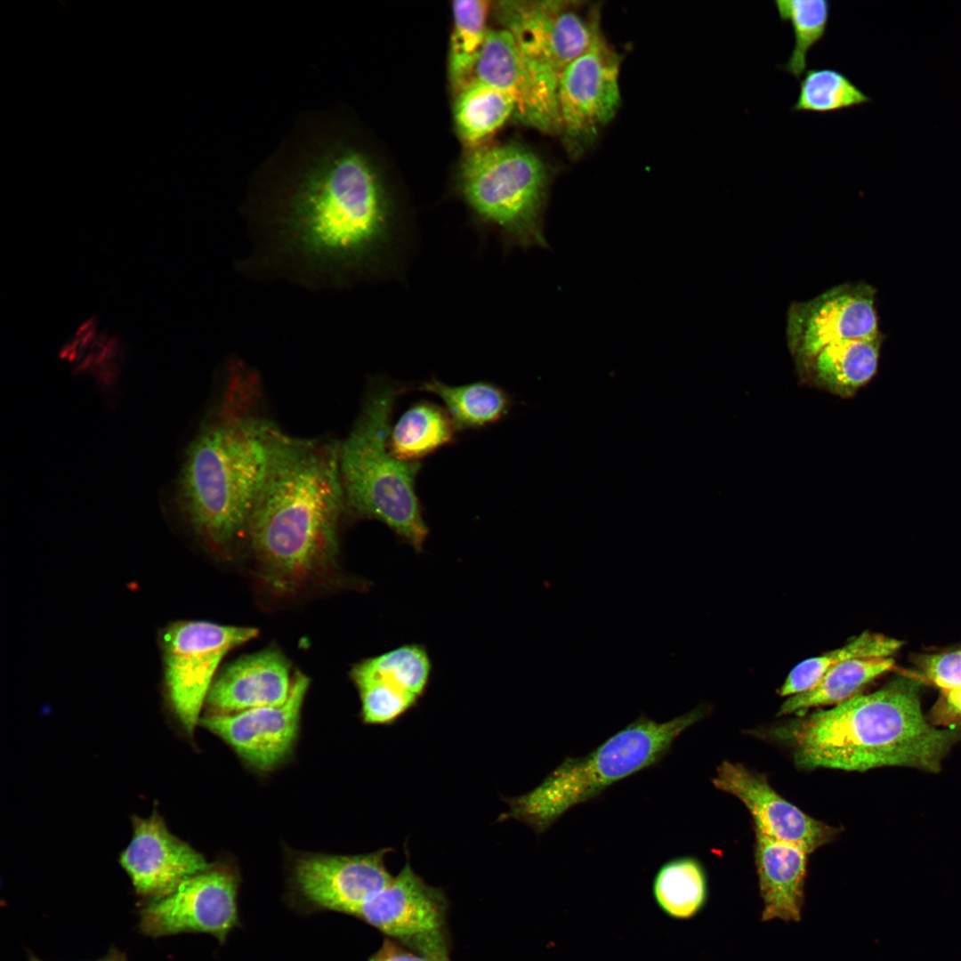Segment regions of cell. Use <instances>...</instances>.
Wrapping results in <instances>:
<instances>
[{"label":"cell","instance_id":"cell-1","mask_svg":"<svg viewBox=\"0 0 961 961\" xmlns=\"http://www.w3.org/2000/svg\"><path fill=\"white\" fill-rule=\"evenodd\" d=\"M340 442L281 430L252 511L246 540L260 577L278 594H295L331 574L346 510Z\"/></svg>","mask_w":961,"mask_h":961},{"label":"cell","instance_id":"cell-2","mask_svg":"<svg viewBox=\"0 0 961 961\" xmlns=\"http://www.w3.org/2000/svg\"><path fill=\"white\" fill-rule=\"evenodd\" d=\"M222 392L188 448L178 484L192 530L219 552L246 540L280 429L263 415L254 373L230 368Z\"/></svg>","mask_w":961,"mask_h":961},{"label":"cell","instance_id":"cell-3","mask_svg":"<svg viewBox=\"0 0 961 961\" xmlns=\"http://www.w3.org/2000/svg\"><path fill=\"white\" fill-rule=\"evenodd\" d=\"M277 222L286 251L308 266L343 274L392 262L405 222L373 166L354 151L319 165Z\"/></svg>","mask_w":961,"mask_h":961},{"label":"cell","instance_id":"cell-4","mask_svg":"<svg viewBox=\"0 0 961 961\" xmlns=\"http://www.w3.org/2000/svg\"><path fill=\"white\" fill-rule=\"evenodd\" d=\"M777 735L793 747L803 769L904 766L934 771L955 734L926 722L917 682L902 677L784 725Z\"/></svg>","mask_w":961,"mask_h":961},{"label":"cell","instance_id":"cell-5","mask_svg":"<svg viewBox=\"0 0 961 961\" xmlns=\"http://www.w3.org/2000/svg\"><path fill=\"white\" fill-rule=\"evenodd\" d=\"M403 391L385 381L372 386L340 442V471L346 510L384 523L420 553L429 535L416 492L421 464L397 458L388 445L392 410Z\"/></svg>","mask_w":961,"mask_h":961},{"label":"cell","instance_id":"cell-6","mask_svg":"<svg viewBox=\"0 0 961 961\" xmlns=\"http://www.w3.org/2000/svg\"><path fill=\"white\" fill-rule=\"evenodd\" d=\"M707 713L706 706H699L664 723L641 715L585 755L566 756L534 789L506 799L509 812L501 819L544 833L569 809L660 763L674 741Z\"/></svg>","mask_w":961,"mask_h":961},{"label":"cell","instance_id":"cell-7","mask_svg":"<svg viewBox=\"0 0 961 961\" xmlns=\"http://www.w3.org/2000/svg\"><path fill=\"white\" fill-rule=\"evenodd\" d=\"M545 165L514 143L479 148L464 160L457 187L474 222L506 244L545 246Z\"/></svg>","mask_w":961,"mask_h":961},{"label":"cell","instance_id":"cell-8","mask_svg":"<svg viewBox=\"0 0 961 961\" xmlns=\"http://www.w3.org/2000/svg\"><path fill=\"white\" fill-rule=\"evenodd\" d=\"M254 627L181 620L161 634L164 684L168 703L189 735L200 713L220 663L231 650L255 638Z\"/></svg>","mask_w":961,"mask_h":961},{"label":"cell","instance_id":"cell-9","mask_svg":"<svg viewBox=\"0 0 961 961\" xmlns=\"http://www.w3.org/2000/svg\"><path fill=\"white\" fill-rule=\"evenodd\" d=\"M620 57L597 30L588 48L561 71L557 85L560 133L577 156L616 116L621 101Z\"/></svg>","mask_w":961,"mask_h":961},{"label":"cell","instance_id":"cell-10","mask_svg":"<svg viewBox=\"0 0 961 961\" xmlns=\"http://www.w3.org/2000/svg\"><path fill=\"white\" fill-rule=\"evenodd\" d=\"M499 15L523 54L558 83L561 71L583 53L600 28L598 7L577 2H503Z\"/></svg>","mask_w":961,"mask_h":961},{"label":"cell","instance_id":"cell-11","mask_svg":"<svg viewBox=\"0 0 961 961\" xmlns=\"http://www.w3.org/2000/svg\"><path fill=\"white\" fill-rule=\"evenodd\" d=\"M876 289L863 281L834 287L805 302H794L787 316V340L797 368L825 346L881 335Z\"/></svg>","mask_w":961,"mask_h":961},{"label":"cell","instance_id":"cell-12","mask_svg":"<svg viewBox=\"0 0 961 961\" xmlns=\"http://www.w3.org/2000/svg\"><path fill=\"white\" fill-rule=\"evenodd\" d=\"M238 879L227 868L209 867L160 899L146 901L140 929L149 936L206 933L220 941L238 924Z\"/></svg>","mask_w":961,"mask_h":961},{"label":"cell","instance_id":"cell-13","mask_svg":"<svg viewBox=\"0 0 961 961\" xmlns=\"http://www.w3.org/2000/svg\"><path fill=\"white\" fill-rule=\"evenodd\" d=\"M355 916L415 948L418 954L448 961L443 931V897L440 891L428 885L413 870L408 860L392 882L364 903Z\"/></svg>","mask_w":961,"mask_h":961},{"label":"cell","instance_id":"cell-14","mask_svg":"<svg viewBox=\"0 0 961 961\" xmlns=\"http://www.w3.org/2000/svg\"><path fill=\"white\" fill-rule=\"evenodd\" d=\"M309 685V678L297 672L283 704L232 714H207L198 724L224 740L251 767L269 771L291 751Z\"/></svg>","mask_w":961,"mask_h":961},{"label":"cell","instance_id":"cell-15","mask_svg":"<svg viewBox=\"0 0 961 961\" xmlns=\"http://www.w3.org/2000/svg\"><path fill=\"white\" fill-rule=\"evenodd\" d=\"M473 77L506 93L520 121L541 132L560 133L558 83L523 54L506 29H489Z\"/></svg>","mask_w":961,"mask_h":961},{"label":"cell","instance_id":"cell-16","mask_svg":"<svg viewBox=\"0 0 961 961\" xmlns=\"http://www.w3.org/2000/svg\"><path fill=\"white\" fill-rule=\"evenodd\" d=\"M390 848L351 856L312 855L299 860L294 880L312 906L355 916L384 890L393 876L385 867Z\"/></svg>","mask_w":961,"mask_h":961},{"label":"cell","instance_id":"cell-17","mask_svg":"<svg viewBox=\"0 0 961 961\" xmlns=\"http://www.w3.org/2000/svg\"><path fill=\"white\" fill-rule=\"evenodd\" d=\"M133 836L119 862L135 892L146 901L160 899L208 868L202 854L174 836L160 815L132 819Z\"/></svg>","mask_w":961,"mask_h":961},{"label":"cell","instance_id":"cell-18","mask_svg":"<svg viewBox=\"0 0 961 961\" xmlns=\"http://www.w3.org/2000/svg\"><path fill=\"white\" fill-rule=\"evenodd\" d=\"M712 783L745 804L755 820V832L796 845L808 854L828 844L839 831L787 802L763 776L742 764L723 762Z\"/></svg>","mask_w":961,"mask_h":961},{"label":"cell","instance_id":"cell-19","mask_svg":"<svg viewBox=\"0 0 961 961\" xmlns=\"http://www.w3.org/2000/svg\"><path fill=\"white\" fill-rule=\"evenodd\" d=\"M290 665L277 649L243 656L215 676L206 706L208 714H232L278 706L288 698Z\"/></svg>","mask_w":961,"mask_h":961},{"label":"cell","instance_id":"cell-20","mask_svg":"<svg viewBox=\"0 0 961 961\" xmlns=\"http://www.w3.org/2000/svg\"><path fill=\"white\" fill-rule=\"evenodd\" d=\"M755 861L764 902L763 920L800 918L807 852L755 832Z\"/></svg>","mask_w":961,"mask_h":961},{"label":"cell","instance_id":"cell-21","mask_svg":"<svg viewBox=\"0 0 961 961\" xmlns=\"http://www.w3.org/2000/svg\"><path fill=\"white\" fill-rule=\"evenodd\" d=\"M882 334L866 339L832 343L798 367L811 384L842 398L853 396L876 374Z\"/></svg>","mask_w":961,"mask_h":961},{"label":"cell","instance_id":"cell-22","mask_svg":"<svg viewBox=\"0 0 961 961\" xmlns=\"http://www.w3.org/2000/svg\"><path fill=\"white\" fill-rule=\"evenodd\" d=\"M456 429L445 408L430 401L409 407L390 429L392 454L408 462H420L455 440Z\"/></svg>","mask_w":961,"mask_h":961},{"label":"cell","instance_id":"cell-23","mask_svg":"<svg viewBox=\"0 0 961 961\" xmlns=\"http://www.w3.org/2000/svg\"><path fill=\"white\" fill-rule=\"evenodd\" d=\"M439 397L456 431L480 429L503 419L510 411L508 393L495 384L479 381L452 386L432 378L417 388Z\"/></svg>","mask_w":961,"mask_h":961},{"label":"cell","instance_id":"cell-24","mask_svg":"<svg viewBox=\"0 0 961 961\" xmlns=\"http://www.w3.org/2000/svg\"><path fill=\"white\" fill-rule=\"evenodd\" d=\"M891 657L846 660L827 672L809 690L788 697L778 715L800 713L819 706L837 705L855 696L866 685L892 668Z\"/></svg>","mask_w":961,"mask_h":961},{"label":"cell","instance_id":"cell-25","mask_svg":"<svg viewBox=\"0 0 961 961\" xmlns=\"http://www.w3.org/2000/svg\"><path fill=\"white\" fill-rule=\"evenodd\" d=\"M455 122L461 139L476 145L500 128L515 113L503 91L474 77L456 90Z\"/></svg>","mask_w":961,"mask_h":961},{"label":"cell","instance_id":"cell-26","mask_svg":"<svg viewBox=\"0 0 961 961\" xmlns=\"http://www.w3.org/2000/svg\"><path fill=\"white\" fill-rule=\"evenodd\" d=\"M432 675V661L425 646L405 643L355 664L351 677L381 680L418 700L425 694Z\"/></svg>","mask_w":961,"mask_h":961},{"label":"cell","instance_id":"cell-27","mask_svg":"<svg viewBox=\"0 0 961 961\" xmlns=\"http://www.w3.org/2000/svg\"><path fill=\"white\" fill-rule=\"evenodd\" d=\"M490 3L458 0L452 3L453 28L448 54L449 79L456 90L473 77L489 29Z\"/></svg>","mask_w":961,"mask_h":961},{"label":"cell","instance_id":"cell-28","mask_svg":"<svg viewBox=\"0 0 961 961\" xmlns=\"http://www.w3.org/2000/svg\"><path fill=\"white\" fill-rule=\"evenodd\" d=\"M902 645L899 640L881 634L864 632L841 648L818 657L807 658L796 665L787 674L779 694L790 697L814 686L823 675L836 666L858 658L891 657Z\"/></svg>","mask_w":961,"mask_h":961},{"label":"cell","instance_id":"cell-29","mask_svg":"<svg viewBox=\"0 0 961 961\" xmlns=\"http://www.w3.org/2000/svg\"><path fill=\"white\" fill-rule=\"evenodd\" d=\"M655 898L668 915L677 918L693 916L703 905L707 883L698 860L682 856L666 861L653 884Z\"/></svg>","mask_w":961,"mask_h":961},{"label":"cell","instance_id":"cell-30","mask_svg":"<svg viewBox=\"0 0 961 961\" xmlns=\"http://www.w3.org/2000/svg\"><path fill=\"white\" fill-rule=\"evenodd\" d=\"M774 4L780 20L790 24L795 39L788 61L780 68L800 81L809 52L826 35L831 4L828 0H777Z\"/></svg>","mask_w":961,"mask_h":961},{"label":"cell","instance_id":"cell-31","mask_svg":"<svg viewBox=\"0 0 961 961\" xmlns=\"http://www.w3.org/2000/svg\"><path fill=\"white\" fill-rule=\"evenodd\" d=\"M871 101L846 75L839 70L810 69L799 81V92L794 112L835 113Z\"/></svg>","mask_w":961,"mask_h":961},{"label":"cell","instance_id":"cell-32","mask_svg":"<svg viewBox=\"0 0 961 961\" xmlns=\"http://www.w3.org/2000/svg\"><path fill=\"white\" fill-rule=\"evenodd\" d=\"M359 692L361 718L367 724H391L417 703L415 697L375 678L351 677Z\"/></svg>","mask_w":961,"mask_h":961},{"label":"cell","instance_id":"cell-33","mask_svg":"<svg viewBox=\"0 0 961 961\" xmlns=\"http://www.w3.org/2000/svg\"><path fill=\"white\" fill-rule=\"evenodd\" d=\"M919 666L924 676L945 693L961 689V649L926 655Z\"/></svg>","mask_w":961,"mask_h":961},{"label":"cell","instance_id":"cell-34","mask_svg":"<svg viewBox=\"0 0 961 961\" xmlns=\"http://www.w3.org/2000/svg\"><path fill=\"white\" fill-rule=\"evenodd\" d=\"M370 961H439L421 954H416L400 948L394 942L385 941L381 949Z\"/></svg>","mask_w":961,"mask_h":961},{"label":"cell","instance_id":"cell-35","mask_svg":"<svg viewBox=\"0 0 961 961\" xmlns=\"http://www.w3.org/2000/svg\"><path fill=\"white\" fill-rule=\"evenodd\" d=\"M29 961H42L34 955H29ZM95 961H126L125 954L119 951L116 948H111L109 951L101 958Z\"/></svg>","mask_w":961,"mask_h":961},{"label":"cell","instance_id":"cell-36","mask_svg":"<svg viewBox=\"0 0 961 961\" xmlns=\"http://www.w3.org/2000/svg\"><path fill=\"white\" fill-rule=\"evenodd\" d=\"M946 699L949 707L961 715V689L946 692Z\"/></svg>","mask_w":961,"mask_h":961}]
</instances>
